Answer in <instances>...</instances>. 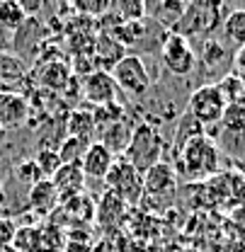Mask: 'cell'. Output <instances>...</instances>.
<instances>
[{"label": "cell", "mask_w": 245, "mask_h": 252, "mask_svg": "<svg viewBox=\"0 0 245 252\" xmlns=\"http://www.w3.org/2000/svg\"><path fill=\"white\" fill-rule=\"evenodd\" d=\"M177 156V170L189 180H204L218 175V146L211 136L199 133L192 136L189 141H184L182 146L175 151Z\"/></svg>", "instance_id": "obj_1"}, {"label": "cell", "mask_w": 245, "mask_h": 252, "mask_svg": "<svg viewBox=\"0 0 245 252\" xmlns=\"http://www.w3.org/2000/svg\"><path fill=\"white\" fill-rule=\"evenodd\" d=\"M124 158H126L141 175H143L146 170H151L153 165L163 162V138H160V133H158L148 122L136 124L134 126V133H131V143H129Z\"/></svg>", "instance_id": "obj_2"}, {"label": "cell", "mask_w": 245, "mask_h": 252, "mask_svg": "<svg viewBox=\"0 0 245 252\" xmlns=\"http://www.w3.org/2000/svg\"><path fill=\"white\" fill-rule=\"evenodd\" d=\"M223 22V5L221 2H187L182 20L177 22L175 34L189 36H207Z\"/></svg>", "instance_id": "obj_3"}, {"label": "cell", "mask_w": 245, "mask_h": 252, "mask_svg": "<svg viewBox=\"0 0 245 252\" xmlns=\"http://www.w3.org/2000/svg\"><path fill=\"white\" fill-rule=\"evenodd\" d=\"M226 97L221 93V88L216 83H207L202 88H197L189 102H187V114L202 124L204 128L207 126H216L221 124V117H223V109H226Z\"/></svg>", "instance_id": "obj_4"}, {"label": "cell", "mask_w": 245, "mask_h": 252, "mask_svg": "<svg viewBox=\"0 0 245 252\" xmlns=\"http://www.w3.org/2000/svg\"><path fill=\"white\" fill-rule=\"evenodd\" d=\"M105 185L109 191H114L124 204H139L143 199V175L126 160L124 156H119V160L114 158Z\"/></svg>", "instance_id": "obj_5"}, {"label": "cell", "mask_w": 245, "mask_h": 252, "mask_svg": "<svg viewBox=\"0 0 245 252\" xmlns=\"http://www.w3.org/2000/svg\"><path fill=\"white\" fill-rule=\"evenodd\" d=\"M109 75H112V80L117 83L119 90L134 94V97L146 94L148 88H151V83H153L146 63H143V59L139 54H126L119 63H114Z\"/></svg>", "instance_id": "obj_6"}, {"label": "cell", "mask_w": 245, "mask_h": 252, "mask_svg": "<svg viewBox=\"0 0 245 252\" xmlns=\"http://www.w3.org/2000/svg\"><path fill=\"white\" fill-rule=\"evenodd\" d=\"M160 61L173 75L184 78L197 68V54H194L189 39H184L182 34L168 32L160 44Z\"/></svg>", "instance_id": "obj_7"}, {"label": "cell", "mask_w": 245, "mask_h": 252, "mask_svg": "<svg viewBox=\"0 0 245 252\" xmlns=\"http://www.w3.org/2000/svg\"><path fill=\"white\" fill-rule=\"evenodd\" d=\"M175 194H177V175H175V167L170 162L163 160L143 172V199L141 201L165 199L170 204L175 199Z\"/></svg>", "instance_id": "obj_8"}, {"label": "cell", "mask_w": 245, "mask_h": 252, "mask_svg": "<svg viewBox=\"0 0 245 252\" xmlns=\"http://www.w3.org/2000/svg\"><path fill=\"white\" fill-rule=\"evenodd\" d=\"M83 94L95 107H107L119 99V88L107 70H92L83 80Z\"/></svg>", "instance_id": "obj_9"}, {"label": "cell", "mask_w": 245, "mask_h": 252, "mask_svg": "<svg viewBox=\"0 0 245 252\" xmlns=\"http://www.w3.org/2000/svg\"><path fill=\"white\" fill-rule=\"evenodd\" d=\"M51 185L59 194V201H68L78 194H83L85 187V175H83V167L80 165H61L54 175H51Z\"/></svg>", "instance_id": "obj_10"}, {"label": "cell", "mask_w": 245, "mask_h": 252, "mask_svg": "<svg viewBox=\"0 0 245 252\" xmlns=\"http://www.w3.org/2000/svg\"><path fill=\"white\" fill-rule=\"evenodd\" d=\"M30 114L27 97L15 90H0V126L12 128L20 126Z\"/></svg>", "instance_id": "obj_11"}, {"label": "cell", "mask_w": 245, "mask_h": 252, "mask_svg": "<svg viewBox=\"0 0 245 252\" xmlns=\"http://www.w3.org/2000/svg\"><path fill=\"white\" fill-rule=\"evenodd\" d=\"M112 162H114V156H112L100 141H92L90 148L85 151V156L80 160V167H83L85 180L90 177V180H102V182H105V177H107Z\"/></svg>", "instance_id": "obj_12"}, {"label": "cell", "mask_w": 245, "mask_h": 252, "mask_svg": "<svg viewBox=\"0 0 245 252\" xmlns=\"http://www.w3.org/2000/svg\"><path fill=\"white\" fill-rule=\"evenodd\" d=\"M187 2L180 0H158V2H146V17L153 20L155 25H160L163 30L173 32L177 27V22L182 20Z\"/></svg>", "instance_id": "obj_13"}, {"label": "cell", "mask_w": 245, "mask_h": 252, "mask_svg": "<svg viewBox=\"0 0 245 252\" xmlns=\"http://www.w3.org/2000/svg\"><path fill=\"white\" fill-rule=\"evenodd\" d=\"M59 194L51 185V180H41L36 182L34 187H30V194H27V206L32 211H36L39 216H51L56 209H59Z\"/></svg>", "instance_id": "obj_14"}, {"label": "cell", "mask_w": 245, "mask_h": 252, "mask_svg": "<svg viewBox=\"0 0 245 252\" xmlns=\"http://www.w3.org/2000/svg\"><path fill=\"white\" fill-rule=\"evenodd\" d=\"M131 133H134V128L126 124L124 119H117V122H112V124H107L102 128V138H100V143L112 153V156H124L126 153V148H129V143H131Z\"/></svg>", "instance_id": "obj_15"}, {"label": "cell", "mask_w": 245, "mask_h": 252, "mask_svg": "<svg viewBox=\"0 0 245 252\" xmlns=\"http://www.w3.org/2000/svg\"><path fill=\"white\" fill-rule=\"evenodd\" d=\"M124 209H126V204H124L114 191L107 189L105 196H102V201L95 206V219H97V223H100L102 228L117 225V223H119V216L124 214Z\"/></svg>", "instance_id": "obj_16"}, {"label": "cell", "mask_w": 245, "mask_h": 252, "mask_svg": "<svg viewBox=\"0 0 245 252\" xmlns=\"http://www.w3.org/2000/svg\"><path fill=\"white\" fill-rule=\"evenodd\" d=\"M97 131V124H95V117L88 109H73L66 119V133L68 136H75V138H88Z\"/></svg>", "instance_id": "obj_17"}, {"label": "cell", "mask_w": 245, "mask_h": 252, "mask_svg": "<svg viewBox=\"0 0 245 252\" xmlns=\"http://www.w3.org/2000/svg\"><path fill=\"white\" fill-rule=\"evenodd\" d=\"M221 27H223V36H226L228 44H233V46H238V49L245 46V10L243 7L231 10V12L223 17Z\"/></svg>", "instance_id": "obj_18"}, {"label": "cell", "mask_w": 245, "mask_h": 252, "mask_svg": "<svg viewBox=\"0 0 245 252\" xmlns=\"http://www.w3.org/2000/svg\"><path fill=\"white\" fill-rule=\"evenodd\" d=\"M92 141L88 138H75V136H66L61 143L56 146V153L61 158V165H80V160L85 156V151L90 148Z\"/></svg>", "instance_id": "obj_19"}, {"label": "cell", "mask_w": 245, "mask_h": 252, "mask_svg": "<svg viewBox=\"0 0 245 252\" xmlns=\"http://www.w3.org/2000/svg\"><path fill=\"white\" fill-rule=\"evenodd\" d=\"M27 22V15L17 0H0V27L10 32H20Z\"/></svg>", "instance_id": "obj_20"}, {"label": "cell", "mask_w": 245, "mask_h": 252, "mask_svg": "<svg viewBox=\"0 0 245 252\" xmlns=\"http://www.w3.org/2000/svg\"><path fill=\"white\" fill-rule=\"evenodd\" d=\"M221 128L228 133L245 131V97H238V99L226 104L223 117H221Z\"/></svg>", "instance_id": "obj_21"}, {"label": "cell", "mask_w": 245, "mask_h": 252, "mask_svg": "<svg viewBox=\"0 0 245 252\" xmlns=\"http://www.w3.org/2000/svg\"><path fill=\"white\" fill-rule=\"evenodd\" d=\"M95 54H97V61L105 59V56H109V59H107V61H109V70L114 68V63H119L124 56H126V54H124V46L112 34H107V32H102V34L97 36V41H95Z\"/></svg>", "instance_id": "obj_22"}, {"label": "cell", "mask_w": 245, "mask_h": 252, "mask_svg": "<svg viewBox=\"0 0 245 252\" xmlns=\"http://www.w3.org/2000/svg\"><path fill=\"white\" fill-rule=\"evenodd\" d=\"M41 230V243H39V252H63L68 238H66V230L54 225V223H46L39 228Z\"/></svg>", "instance_id": "obj_23"}, {"label": "cell", "mask_w": 245, "mask_h": 252, "mask_svg": "<svg viewBox=\"0 0 245 252\" xmlns=\"http://www.w3.org/2000/svg\"><path fill=\"white\" fill-rule=\"evenodd\" d=\"M39 243H41V230L36 225H22V228H17V233L12 238V250L39 252Z\"/></svg>", "instance_id": "obj_24"}, {"label": "cell", "mask_w": 245, "mask_h": 252, "mask_svg": "<svg viewBox=\"0 0 245 252\" xmlns=\"http://www.w3.org/2000/svg\"><path fill=\"white\" fill-rule=\"evenodd\" d=\"M25 73V65L17 56H10V54H0V85L5 88H12Z\"/></svg>", "instance_id": "obj_25"}, {"label": "cell", "mask_w": 245, "mask_h": 252, "mask_svg": "<svg viewBox=\"0 0 245 252\" xmlns=\"http://www.w3.org/2000/svg\"><path fill=\"white\" fill-rule=\"evenodd\" d=\"M68 78H70L68 68H66L61 61H54L51 65H46V68L41 70L39 83H44V85H46V88H51V90H63V88H66V83H68Z\"/></svg>", "instance_id": "obj_26"}, {"label": "cell", "mask_w": 245, "mask_h": 252, "mask_svg": "<svg viewBox=\"0 0 245 252\" xmlns=\"http://www.w3.org/2000/svg\"><path fill=\"white\" fill-rule=\"evenodd\" d=\"M112 10L124 22H136V20L146 17V2L143 0H119V2H112Z\"/></svg>", "instance_id": "obj_27"}, {"label": "cell", "mask_w": 245, "mask_h": 252, "mask_svg": "<svg viewBox=\"0 0 245 252\" xmlns=\"http://www.w3.org/2000/svg\"><path fill=\"white\" fill-rule=\"evenodd\" d=\"M32 160L36 162V167H39V172H41L44 180H51V175L61 167V158L56 153V148H41Z\"/></svg>", "instance_id": "obj_28"}, {"label": "cell", "mask_w": 245, "mask_h": 252, "mask_svg": "<svg viewBox=\"0 0 245 252\" xmlns=\"http://www.w3.org/2000/svg\"><path fill=\"white\" fill-rule=\"evenodd\" d=\"M15 175H17V180H20V182H25L27 187H34L36 182H41V180H44L34 160H25L22 165H17V167H15Z\"/></svg>", "instance_id": "obj_29"}, {"label": "cell", "mask_w": 245, "mask_h": 252, "mask_svg": "<svg viewBox=\"0 0 245 252\" xmlns=\"http://www.w3.org/2000/svg\"><path fill=\"white\" fill-rule=\"evenodd\" d=\"M226 56V51H223V44H218L216 39H207L204 44H202V61L207 63L209 68L216 65V63L221 61Z\"/></svg>", "instance_id": "obj_30"}, {"label": "cell", "mask_w": 245, "mask_h": 252, "mask_svg": "<svg viewBox=\"0 0 245 252\" xmlns=\"http://www.w3.org/2000/svg\"><path fill=\"white\" fill-rule=\"evenodd\" d=\"M15 233H17V223L10 216H0V245H12Z\"/></svg>", "instance_id": "obj_31"}, {"label": "cell", "mask_w": 245, "mask_h": 252, "mask_svg": "<svg viewBox=\"0 0 245 252\" xmlns=\"http://www.w3.org/2000/svg\"><path fill=\"white\" fill-rule=\"evenodd\" d=\"M63 252H92V243H83V240H68Z\"/></svg>", "instance_id": "obj_32"}, {"label": "cell", "mask_w": 245, "mask_h": 252, "mask_svg": "<svg viewBox=\"0 0 245 252\" xmlns=\"http://www.w3.org/2000/svg\"><path fill=\"white\" fill-rule=\"evenodd\" d=\"M20 5H22V10H25V15L30 17V15H36L39 10H41V2L39 0H17Z\"/></svg>", "instance_id": "obj_33"}, {"label": "cell", "mask_w": 245, "mask_h": 252, "mask_svg": "<svg viewBox=\"0 0 245 252\" xmlns=\"http://www.w3.org/2000/svg\"><path fill=\"white\" fill-rule=\"evenodd\" d=\"M233 63H236V70L241 73V78L245 75V46H241L238 51H236V59H233Z\"/></svg>", "instance_id": "obj_34"}, {"label": "cell", "mask_w": 245, "mask_h": 252, "mask_svg": "<svg viewBox=\"0 0 245 252\" xmlns=\"http://www.w3.org/2000/svg\"><path fill=\"white\" fill-rule=\"evenodd\" d=\"M0 252H15V250H12V245H0Z\"/></svg>", "instance_id": "obj_35"}, {"label": "cell", "mask_w": 245, "mask_h": 252, "mask_svg": "<svg viewBox=\"0 0 245 252\" xmlns=\"http://www.w3.org/2000/svg\"><path fill=\"white\" fill-rule=\"evenodd\" d=\"M5 46H7V44H5V41L0 39V54H5Z\"/></svg>", "instance_id": "obj_36"}, {"label": "cell", "mask_w": 245, "mask_h": 252, "mask_svg": "<svg viewBox=\"0 0 245 252\" xmlns=\"http://www.w3.org/2000/svg\"><path fill=\"white\" fill-rule=\"evenodd\" d=\"M0 204H2V189H0Z\"/></svg>", "instance_id": "obj_37"}, {"label": "cell", "mask_w": 245, "mask_h": 252, "mask_svg": "<svg viewBox=\"0 0 245 252\" xmlns=\"http://www.w3.org/2000/svg\"><path fill=\"white\" fill-rule=\"evenodd\" d=\"M0 133H2V126H0Z\"/></svg>", "instance_id": "obj_38"}]
</instances>
